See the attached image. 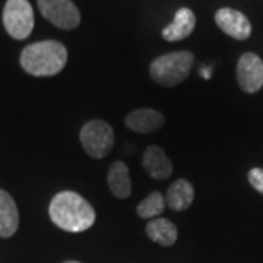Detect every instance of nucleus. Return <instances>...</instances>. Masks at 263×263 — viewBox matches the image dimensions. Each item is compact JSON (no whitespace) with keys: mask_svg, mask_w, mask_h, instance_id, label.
<instances>
[{"mask_svg":"<svg viewBox=\"0 0 263 263\" xmlns=\"http://www.w3.org/2000/svg\"><path fill=\"white\" fill-rule=\"evenodd\" d=\"M48 214L59 228L69 233H81L94 226L95 211L84 197L66 190L53 197Z\"/></svg>","mask_w":263,"mask_h":263,"instance_id":"1","label":"nucleus"},{"mask_svg":"<svg viewBox=\"0 0 263 263\" xmlns=\"http://www.w3.org/2000/svg\"><path fill=\"white\" fill-rule=\"evenodd\" d=\"M67 62V50L54 40L29 44L21 53L22 69L32 76H53L63 70Z\"/></svg>","mask_w":263,"mask_h":263,"instance_id":"2","label":"nucleus"},{"mask_svg":"<svg viewBox=\"0 0 263 263\" xmlns=\"http://www.w3.org/2000/svg\"><path fill=\"white\" fill-rule=\"evenodd\" d=\"M193 63L195 56L190 51H174L164 54L151 63V78L164 86H176L190 75Z\"/></svg>","mask_w":263,"mask_h":263,"instance_id":"3","label":"nucleus"},{"mask_svg":"<svg viewBox=\"0 0 263 263\" xmlns=\"http://www.w3.org/2000/svg\"><path fill=\"white\" fill-rule=\"evenodd\" d=\"M79 139L86 151V154L92 158H104L110 154L114 146V132L108 123L103 120H91L85 123L81 129Z\"/></svg>","mask_w":263,"mask_h":263,"instance_id":"4","label":"nucleus"},{"mask_svg":"<svg viewBox=\"0 0 263 263\" xmlns=\"http://www.w3.org/2000/svg\"><path fill=\"white\" fill-rule=\"evenodd\" d=\"M3 25L12 38H28L34 29V10L28 0H8L3 9Z\"/></svg>","mask_w":263,"mask_h":263,"instance_id":"5","label":"nucleus"},{"mask_svg":"<svg viewBox=\"0 0 263 263\" xmlns=\"http://www.w3.org/2000/svg\"><path fill=\"white\" fill-rule=\"evenodd\" d=\"M41 15L60 29H73L81 24V12L72 0H37Z\"/></svg>","mask_w":263,"mask_h":263,"instance_id":"6","label":"nucleus"},{"mask_svg":"<svg viewBox=\"0 0 263 263\" xmlns=\"http://www.w3.org/2000/svg\"><path fill=\"white\" fill-rule=\"evenodd\" d=\"M237 79L240 88L254 94L263 86V62L254 53H245L237 65Z\"/></svg>","mask_w":263,"mask_h":263,"instance_id":"7","label":"nucleus"},{"mask_svg":"<svg viewBox=\"0 0 263 263\" xmlns=\"http://www.w3.org/2000/svg\"><path fill=\"white\" fill-rule=\"evenodd\" d=\"M215 22L227 35L235 40H247L252 34L250 21L241 12L230 8L219 9L215 15Z\"/></svg>","mask_w":263,"mask_h":263,"instance_id":"8","label":"nucleus"},{"mask_svg":"<svg viewBox=\"0 0 263 263\" xmlns=\"http://www.w3.org/2000/svg\"><path fill=\"white\" fill-rule=\"evenodd\" d=\"M142 165L151 177L155 180H165L173 174V162L160 146L146 148L142 158Z\"/></svg>","mask_w":263,"mask_h":263,"instance_id":"9","label":"nucleus"},{"mask_svg":"<svg viewBox=\"0 0 263 263\" xmlns=\"http://www.w3.org/2000/svg\"><path fill=\"white\" fill-rule=\"evenodd\" d=\"M164 124V116L152 108H139L126 117V126L136 133H152Z\"/></svg>","mask_w":263,"mask_h":263,"instance_id":"10","label":"nucleus"},{"mask_svg":"<svg viewBox=\"0 0 263 263\" xmlns=\"http://www.w3.org/2000/svg\"><path fill=\"white\" fill-rule=\"evenodd\" d=\"M196 25V18L195 13L189 8H181L177 10L174 21L170 24L168 27L162 29V38L167 41H180L187 38Z\"/></svg>","mask_w":263,"mask_h":263,"instance_id":"11","label":"nucleus"},{"mask_svg":"<svg viewBox=\"0 0 263 263\" xmlns=\"http://www.w3.org/2000/svg\"><path fill=\"white\" fill-rule=\"evenodd\" d=\"M19 227V212L13 197L0 189V237L9 238Z\"/></svg>","mask_w":263,"mask_h":263,"instance_id":"12","label":"nucleus"},{"mask_svg":"<svg viewBox=\"0 0 263 263\" xmlns=\"http://www.w3.org/2000/svg\"><path fill=\"white\" fill-rule=\"evenodd\" d=\"M195 197V190L193 186L189 183L187 180H176L167 190V205H168L173 211H186Z\"/></svg>","mask_w":263,"mask_h":263,"instance_id":"13","label":"nucleus"},{"mask_svg":"<svg viewBox=\"0 0 263 263\" xmlns=\"http://www.w3.org/2000/svg\"><path fill=\"white\" fill-rule=\"evenodd\" d=\"M108 186L114 196L119 199H126L130 196L132 183L129 176V168L123 161H116L108 170Z\"/></svg>","mask_w":263,"mask_h":263,"instance_id":"14","label":"nucleus"},{"mask_svg":"<svg viewBox=\"0 0 263 263\" xmlns=\"http://www.w3.org/2000/svg\"><path fill=\"white\" fill-rule=\"evenodd\" d=\"M146 233L152 241L170 247L177 240V227L167 218H155L146 226Z\"/></svg>","mask_w":263,"mask_h":263,"instance_id":"15","label":"nucleus"},{"mask_svg":"<svg viewBox=\"0 0 263 263\" xmlns=\"http://www.w3.org/2000/svg\"><path fill=\"white\" fill-rule=\"evenodd\" d=\"M165 199L162 197L160 192H154L151 193L146 199H143L139 206H138V215L145 219H151L155 216L161 215L164 212L165 208Z\"/></svg>","mask_w":263,"mask_h":263,"instance_id":"16","label":"nucleus"},{"mask_svg":"<svg viewBox=\"0 0 263 263\" xmlns=\"http://www.w3.org/2000/svg\"><path fill=\"white\" fill-rule=\"evenodd\" d=\"M249 181L257 192L263 195V170L262 168H252L249 171Z\"/></svg>","mask_w":263,"mask_h":263,"instance_id":"17","label":"nucleus"},{"mask_svg":"<svg viewBox=\"0 0 263 263\" xmlns=\"http://www.w3.org/2000/svg\"><path fill=\"white\" fill-rule=\"evenodd\" d=\"M202 76L209 79V78H211V69H203V70H202Z\"/></svg>","mask_w":263,"mask_h":263,"instance_id":"18","label":"nucleus"},{"mask_svg":"<svg viewBox=\"0 0 263 263\" xmlns=\"http://www.w3.org/2000/svg\"><path fill=\"white\" fill-rule=\"evenodd\" d=\"M63 263H81V262H75V260H67V262H63Z\"/></svg>","mask_w":263,"mask_h":263,"instance_id":"19","label":"nucleus"}]
</instances>
